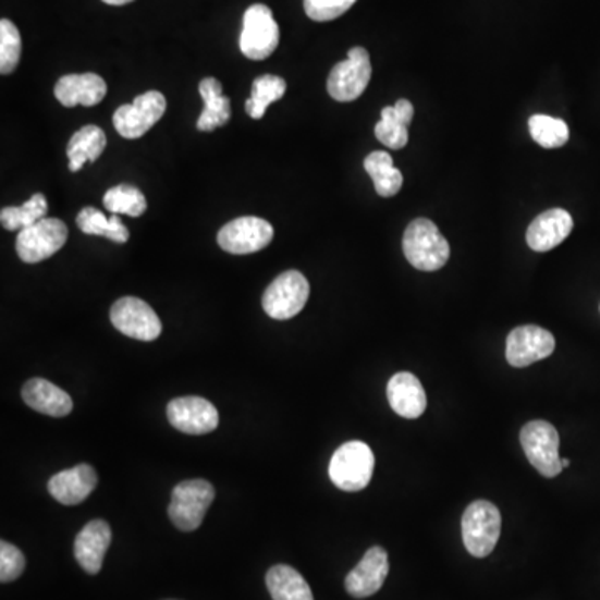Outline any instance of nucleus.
Instances as JSON below:
<instances>
[{
  "mask_svg": "<svg viewBox=\"0 0 600 600\" xmlns=\"http://www.w3.org/2000/svg\"><path fill=\"white\" fill-rule=\"evenodd\" d=\"M22 40L21 33L14 22L2 19L0 21V72L12 74L21 61Z\"/></svg>",
  "mask_w": 600,
  "mask_h": 600,
  "instance_id": "obj_31",
  "label": "nucleus"
},
{
  "mask_svg": "<svg viewBox=\"0 0 600 600\" xmlns=\"http://www.w3.org/2000/svg\"><path fill=\"white\" fill-rule=\"evenodd\" d=\"M47 209H49V206H47L46 196L34 194L24 206L2 209L0 222H2V228L8 229V231H22V229L29 228V225L44 219Z\"/></svg>",
  "mask_w": 600,
  "mask_h": 600,
  "instance_id": "obj_29",
  "label": "nucleus"
},
{
  "mask_svg": "<svg viewBox=\"0 0 600 600\" xmlns=\"http://www.w3.org/2000/svg\"><path fill=\"white\" fill-rule=\"evenodd\" d=\"M364 168L376 185V193L380 197H394L404 184L401 171L394 168L392 157L384 150H376L364 160Z\"/></svg>",
  "mask_w": 600,
  "mask_h": 600,
  "instance_id": "obj_25",
  "label": "nucleus"
},
{
  "mask_svg": "<svg viewBox=\"0 0 600 600\" xmlns=\"http://www.w3.org/2000/svg\"><path fill=\"white\" fill-rule=\"evenodd\" d=\"M555 339L539 326L515 327L505 342V357L512 367H527L551 356Z\"/></svg>",
  "mask_w": 600,
  "mask_h": 600,
  "instance_id": "obj_13",
  "label": "nucleus"
},
{
  "mask_svg": "<svg viewBox=\"0 0 600 600\" xmlns=\"http://www.w3.org/2000/svg\"><path fill=\"white\" fill-rule=\"evenodd\" d=\"M405 259L424 272L442 269L451 257V245L429 219H416L405 229L402 241Z\"/></svg>",
  "mask_w": 600,
  "mask_h": 600,
  "instance_id": "obj_1",
  "label": "nucleus"
},
{
  "mask_svg": "<svg viewBox=\"0 0 600 600\" xmlns=\"http://www.w3.org/2000/svg\"><path fill=\"white\" fill-rule=\"evenodd\" d=\"M388 399L392 411L404 419H417L426 413L427 395L414 374L399 372L389 380Z\"/></svg>",
  "mask_w": 600,
  "mask_h": 600,
  "instance_id": "obj_20",
  "label": "nucleus"
},
{
  "mask_svg": "<svg viewBox=\"0 0 600 600\" xmlns=\"http://www.w3.org/2000/svg\"><path fill=\"white\" fill-rule=\"evenodd\" d=\"M274 238V228L260 217H238L217 234V242L225 253L247 256L259 253Z\"/></svg>",
  "mask_w": 600,
  "mask_h": 600,
  "instance_id": "obj_11",
  "label": "nucleus"
},
{
  "mask_svg": "<svg viewBox=\"0 0 600 600\" xmlns=\"http://www.w3.org/2000/svg\"><path fill=\"white\" fill-rule=\"evenodd\" d=\"M529 131L532 139L543 149H558L568 140V127L562 119L536 114L529 119Z\"/></svg>",
  "mask_w": 600,
  "mask_h": 600,
  "instance_id": "obj_30",
  "label": "nucleus"
},
{
  "mask_svg": "<svg viewBox=\"0 0 600 600\" xmlns=\"http://www.w3.org/2000/svg\"><path fill=\"white\" fill-rule=\"evenodd\" d=\"M22 399L25 404L44 416L65 417L74 408L71 395L46 379H30L29 382H25Z\"/></svg>",
  "mask_w": 600,
  "mask_h": 600,
  "instance_id": "obj_21",
  "label": "nucleus"
},
{
  "mask_svg": "<svg viewBox=\"0 0 600 600\" xmlns=\"http://www.w3.org/2000/svg\"><path fill=\"white\" fill-rule=\"evenodd\" d=\"M53 94L64 107H94L106 97L107 84L100 75L93 72L69 74L59 78Z\"/></svg>",
  "mask_w": 600,
  "mask_h": 600,
  "instance_id": "obj_19",
  "label": "nucleus"
},
{
  "mask_svg": "<svg viewBox=\"0 0 600 600\" xmlns=\"http://www.w3.org/2000/svg\"><path fill=\"white\" fill-rule=\"evenodd\" d=\"M99 477L89 464H78L50 477L49 492L64 505H77L86 501L96 489Z\"/></svg>",
  "mask_w": 600,
  "mask_h": 600,
  "instance_id": "obj_18",
  "label": "nucleus"
},
{
  "mask_svg": "<svg viewBox=\"0 0 600 600\" xmlns=\"http://www.w3.org/2000/svg\"><path fill=\"white\" fill-rule=\"evenodd\" d=\"M25 568V558L12 543L0 542V580L8 584L22 576Z\"/></svg>",
  "mask_w": 600,
  "mask_h": 600,
  "instance_id": "obj_34",
  "label": "nucleus"
},
{
  "mask_svg": "<svg viewBox=\"0 0 600 600\" xmlns=\"http://www.w3.org/2000/svg\"><path fill=\"white\" fill-rule=\"evenodd\" d=\"M395 114H397V118L401 119L402 122H404L405 125L411 124L413 122L414 118V106L413 103L408 102V100L401 99L395 102L394 106Z\"/></svg>",
  "mask_w": 600,
  "mask_h": 600,
  "instance_id": "obj_35",
  "label": "nucleus"
},
{
  "mask_svg": "<svg viewBox=\"0 0 600 600\" xmlns=\"http://www.w3.org/2000/svg\"><path fill=\"white\" fill-rule=\"evenodd\" d=\"M168 100L159 90L137 96L132 103H124L115 111L114 127L125 139H139L162 119Z\"/></svg>",
  "mask_w": 600,
  "mask_h": 600,
  "instance_id": "obj_10",
  "label": "nucleus"
},
{
  "mask_svg": "<svg viewBox=\"0 0 600 600\" xmlns=\"http://www.w3.org/2000/svg\"><path fill=\"white\" fill-rule=\"evenodd\" d=\"M107 146V137L97 125H86L69 140V171L78 172L87 162H96Z\"/></svg>",
  "mask_w": 600,
  "mask_h": 600,
  "instance_id": "obj_23",
  "label": "nucleus"
},
{
  "mask_svg": "<svg viewBox=\"0 0 600 600\" xmlns=\"http://www.w3.org/2000/svg\"><path fill=\"white\" fill-rule=\"evenodd\" d=\"M562 469H567L571 466V458H561Z\"/></svg>",
  "mask_w": 600,
  "mask_h": 600,
  "instance_id": "obj_37",
  "label": "nucleus"
},
{
  "mask_svg": "<svg viewBox=\"0 0 600 600\" xmlns=\"http://www.w3.org/2000/svg\"><path fill=\"white\" fill-rule=\"evenodd\" d=\"M376 458L369 445L360 441L345 442L332 455L329 476L339 489L345 492H359L369 486Z\"/></svg>",
  "mask_w": 600,
  "mask_h": 600,
  "instance_id": "obj_2",
  "label": "nucleus"
},
{
  "mask_svg": "<svg viewBox=\"0 0 600 600\" xmlns=\"http://www.w3.org/2000/svg\"><path fill=\"white\" fill-rule=\"evenodd\" d=\"M103 207L112 212V216L124 213L128 217H139L146 212L147 200L139 188L134 185L121 184L107 191L103 196Z\"/></svg>",
  "mask_w": 600,
  "mask_h": 600,
  "instance_id": "obj_28",
  "label": "nucleus"
},
{
  "mask_svg": "<svg viewBox=\"0 0 600 600\" xmlns=\"http://www.w3.org/2000/svg\"><path fill=\"white\" fill-rule=\"evenodd\" d=\"M521 444L540 476L552 479L564 470L559 455V432L552 424L546 420L526 424L521 430Z\"/></svg>",
  "mask_w": 600,
  "mask_h": 600,
  "instance_id": "obj_9",
  "label": "nucleus"
},
{
  "mask_svg": "<svg viewBox=\"0 0 600 600\" xmlns=\"http://www.w3.org/2000/svg\"><path fill=\"white\" fill-rule=\"evenodd\" d=\"M279 25L272 11L267 5H250L244 14L242 24L241 46L242 53L250 61H264L275 52L279 46Z\"/></svg>",
  "mask_w": 600,
  "mask_h": 600,
  "instance_id": "obj_5",
  "label": "nucleus"
},
{
  "mask_svg": "<svg viewBox=\"0 0 600 600\" xmlns=\"http://www.w3.org/2000/svg\"><path fill=\"white\" fill-rule=\"evenodd\" d=\"M376 137L389 149L399 150L407 144V125L397 118L394 106L382 109L380 121L376 125Z\"/></svg>",
  "mask_w": 600,
  "mask_h": 600,
  "instance_id": "obj_32",
  "label": "nucleus"
},
{
  "mask_svg": "<svg viewBox=\"0 0 600 600\" xmlns=\"http://www.w3.org/2000/svg\"><path fill=\"white\" fill-rule=\"evenodd\" d=\"M372 75L369 52L364 47H352L345 61L339 62L327 78V93L338 102L359 99Z\"/></svg>",
  "mask_w": 600,
  "mask_h": 600,
  "instance_id": "obj_6",
  "label": "nucleus"
},
{
  "mask_svg": "<svg viewBox=\"0 0 600 600\" xmlns=\"http://www.w3.org/2000/svg\"><path fill=\"white\" fill-rule=\"evenodd\" d=\"M111 526L102 519L90 521L74 542V554L78 564L87 574L96 576L102 568L103 558L111 548Z\"/></svg>",
  "mask_w": 600,
  "mask_h": 600,
  "instance_id": "obj_16",
  "label": "nucleus"
},
{
  "mask_svg": "<svg viewBox=\"0 0 600 600\" xmlns=\"http://www.w3.org/2000/svg\"><path fill=\"white\" fill-rule=\"evenodd\" d=\"M112 326L127 338L137 341H156L162 332V322L143 298L122 297L111 309Z\"/></svg>",
  "mask_w": 600,
  "mask_h": 600,
  "instance_id": "obj_12",
  "label": "nucleus"
},
{
  "mask_svg": "<svg viewBox=\"0 0 600 600\" xmlns=\"http://www.w3.org/2000/svg\"><path fill=\"white\" fill-rule=\"evenodd\" d=\"M77 225L84 234L107 237L118 244H125L131 235L119 216L107 217L106 213L94 209V207L81 210L77 216Z\"/></svg>",
  "mask_w": 600,
  "mask_h": 600,
  "instance_id": "obj_26",
  "label": "nucleus"
},
{
  "mask_svg": "<svg viewBox=\"0 0 600 600\" xmlns=\"http://www.w3.org/2000/svg\"><path fill=\"white\" fill-rule=\"evenodd\" d=\"M285 90H287V84L284 78L278 75H260L254 81L253 96L245 102V112L259 121L266 115L270 103L278 102L284 97Z\"/></svg>",
  "mask_w": 600,
  "mask_h": 600,
  "instance_id": "obj_27",
  "label": "nucleus"
},
{
  "mask_svg": "<svg viewBox=\"0 0 600 600\" xmlns=\"http://www.w3.org/2000/svg\"><path fill=\"white\" fill-rule=\"evenodd\" d=\"M168 419L172 427L191 436L213 432L219 426L216 405L203 397H179L168 405Z\"/></svg>",
  "mask_w": 600,
  "mask_h": 600,
  "instance_id": "obj_14",
  "label": "nucleus"
},
{
  "mask_svg": "<svg viewBox=\"0 0 600 600\" xmlns=\"http://www.w3.org/2000/svg\"><path fill=\"white\" fill-rule=\"evenodd\" d=\"M69 229L64 222L52 217H44L36 224L19 231L15 249L25 264H37L49 259L64 247Z\"/></svg>",
  "mask_w": 600,
  "mask_h": 600,
  "instance_id": "obj_7",
  "label": "nucleus"
},
{
  "mask_svg": "<svg viewBox=\"0 0 600 600\" xmlns=\"http://www.w3.org/2000/svg\"><path fill=\"white\" fill-rule=\"evenodd\" d=\"M502 517L489 501H476L462 515V537L470 555L487 558L492 554L501 537Z\"/></svg>",
  "mask_w": 600,
  "mask_h": 600,
  "instance_id": "obj_3",
  "label": "nucleus"
},
{
  "mask_svg": "<svg viewBox=\"0 0 600 600\" xmlns=\"http://www.w3.org/2000/svg\"><path fill=\"white\" fill-rule=\"evenodd\" d=\"M200 97L204 99V111L197 121L200 132H212L222 127L231 119V99L222 96V84L213 77H206L199 84Z\"/></svg>",
  "mask_w": 600,
  "mask_h": 600,
  "instance_id": "obj_22",
  "label": "nucleus"
},
{
  "mask_svg": "<svg viewBox=\"0 0 600 600\" xmlns=\"http://www.w3.org/2000/svg\"><path fill=\"white\" fill-rule=\"evenodd\" d=\"M389 574V555L382 548H370L363 561L345 577V590L356 599L379 592Z\"/></svg>",
  "mask_w": 600,
  "mask_h": 600,
  "instance_id": "obj_15",
  "label": "nucleus"
},
{
  "mask_svg": "<svg viewBox=\"0 0 600 600\" xmlns=\"http://www.w3.org/2000/svg\"><path fill=\"white\" fill-rule=\"evenodd\" d=\"M102 2L109 5H125L128 4V2H134V0H102Z\"/></svg>",
  "mask_w": 600,
  "mask_h": 600,
  "instance_id": "obj_36",
  "label": "nucleus"
},
{
  "mask_svg": "<svg viewBox=\"0 0 600 600\" xmlns=\"http://www.w3.org/2000/svg\"><path fill=\"white\" fill-rule=\"evenodd\" d=\"M267 589L274 600H314L309 584L291 565H274L266 576Z\"/></svg>",
  "mask_w": 600,
  "mask_h": 600,
  "instance_id": "obj_24",
  "label": "nucleus"
},
{
  "mask_svg": "<svg viewBox=\"0 0 600 600\" xmlns=\"http://www.w3.org/2000/svg\"><path fill=\"white\" fill-rule=\"evenodd\" d=\"M309 294L310 285L307 279L298 270H287L266 289L262 307L272 319H292L306 307Z\"/></svg>",
  "mask_w": 600,
  "mask_h": 600,
  "instance_id": "obj_8",
  "label": "nucleus"
},
{
  "mask_svg": "<svg viewBox=\"0 0 600 600\" xmlns=\"http://www.w3.org/2000/svg\"><path fill=\"white\" fill-rule=\"evenodd\" d=\"M572 229L574 221L567 210H546L527 229V244L536 253H549L571 235Z\"/></svg>",
  "mask_w": 600,
  "mask_h": 600,
  "instance_id": "obj_17",
  "label": "nucleus"
},
{
  "mask_svg": "<svg viewBox=\"0 0 600 600\" xmlns=\"http://www.w3.org/2000/svg\"><path fill=\"white\" fill-rule=\"evenodd\" d=\"M357 0H304L307 17L316 22H329L344 15Z\"/></svg>",
  "mask_w": 600,
  "mask_h": 600,
  "instance_id": "obj_33",
  "label": "nucleus"
},
{
  "mask_svg": "<svg viewBox=\"0 0 600 600\" xmlns=\"http://www.w3.org/2000/svg\"><path fill=\"white\" fill-rule=\"evenodd\" d=\"M213 498H216V490L207 480H184L172 490L169 517L177 529L193 532L203 524Z\"/></svg>",
  "mask_w": 600,
  "mask_h": 600,
  "instance_id": "obj_4",
  "label": "nucleus"
}]
</instances>
